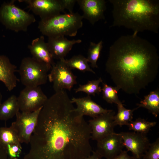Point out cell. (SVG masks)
<instances>
[{
  "instance_id": "27",
  "label": "cell",
  "mask_w": 159,
  "mask_h": 159,
  "mask_svg": "<svg viewBox=\"0 0 159 159\" xmlns=\"http://www.w3.org/2000/svg\"><path fill=\"white\" fill-rule=\"evenodd\" d=\"M102 83V92L103 99L110 104L115 103L117 105L122 103L117 95L119 89L116 86L113 87L106 83Z\"/></svg>"
},
{
  "instance_id": "20",
  "label": "cell",
  "mask_w": 159,
  "mask_h": 159,
  "mask_svg": "<svg viewBox=\"0 0 159 159\" xmlns=\"http://www.w3.org/2000/svg\"><path fill=\"white\" fill-rule=\"evenodd\" d=\"M138 107L148 109L155 117L159 113V91L158 89L144 96V99L137 104Z\"/></svg>"
},
{
  "instance_id": "4",
  "label": "cell",
  "mask_w": 159,
  "mask_h": 159,
  "mask_svg": "<svg viewBox=\"0 0 159 159\" xmlns=\"http://www.w3.org/2000/svg\"><path fill=\"white\" fill-rule=\"evenodd\" d=\"M83 19L82 16L77 12L61 14L47 19L40 20L38 27L42 35L48 37H73L82 27Z\"/></svg>"
},
{
  "instance_id": "29",
  "label": "cell",
  "mask_w": 159,
  "mask_h": 159,
  "mask_svg": "<svg viewBox=\"0 0 159 159\" xmlns=\"http://www.w3.org/2000/svg\"><path fill=\"white\" fill-rule=\"evenodd\" d=\"M9 158H18L21 152L22 147L16 144H8L5 148Z\"/></svg>"
},
{
  "instance_id": "21",
  "label": "cell",
  "mask_w": 159,
  "mask_h": 159,
  "mask_svg": "<svg viewBox=\"0 0 159 159\" xmlns=\"http://www.w3.org/2000/svg\"><path fill=\"white\" fill-rule=\"evenodd\" d=\"M65 61L71 70L77 69L82 72H89L95 73L90 67L87 58L82 55H74L69 59H65Z\"/></svg>"
},
{
  "instance_id": "12",
  "label": "cell",
  "mask_w": 159,
  "mask_h": 159,
  "mask_svg": "<svg viewBox=\"0 0 159 159\" xmlns=\"http://www.w3.org/2000/svg\"><path fill=\"white\" fill-rule=\"evenodd\" d=\"M119 134L127 151L131 152L135 159L142 158L150 144L146 134L135 132Z\"/></svg>"
},
{
  "instance_id": "9",
  "label": "cell",
  "mask_w": 159,
  "mask_h": 159,
  "mask_svg": "<svg viewBox=\"0 0 159 159\" xmlns=\"http://www.w3.org/2000/svg\"><path fill=\"white\" fill-rule=\"evenodd\" d=\"M17 97L19 110L26 112L42 107L48 98L40 86L25 87Z\"/></svg>"
},
{
  "instance_id": "26",
  "label": "cell",
  "mask_w": 159,
  "mask_h": 159,
  "mask_svg": "<svg viewBox=\"0 0 159 159\" xmlns=\"http://www.w3.org/2000/svg\"><path fill=\"white\" fill-rule=\"evenodd\" d=\"M156 123V122H149L144 119L138 118L134 121H131L127 126L130 130L146 134Z\"/></svg>"
},
{
  "instance_id": "7",
  "label": "cell",
  "mask_w": 159,
  "mask_h": 159,
  "mask_svg": "<svg viewBox=\"0 0 159 159\" xmlns=\"http://www.w3.org/2000/svg\"><path fill=\"white\" fill-rule=\"evenodd\" d=\"M65 60L61 59L55 63L48 74V79L52 83L55 92L65 90L70 91L77 83V77L67 65Z\"/></svg>"
},
{
  "instance_id": "14",
  "label": "cell",
  "mask_w": 159,
  "mask_h": 159,
  "mask_svg": "<svg viewBox=\"0 0 159 159\" xmlns=\"http://www.w3.org/2000/svg\"><path fill=\"white\" fill-rule=\"evenodd\" d=\"M77 2L83 12V19H87L92 25L100 20L105 19L106 9L105 0H77Z\"/></svg>"
},
{
  "instance_id": "18",
  "label": "cell",
  "mask_w": 159,
  "mask_h": 159,
  "mask_svg": "<svg viewBox=\"0 0 159 159\" xmlns=\"http://www.w3.org/2000/svg\"><path fill=\"white\" fill-rule=\"evenodd\" d=\"M16 67L12 63L8 57L0 55V81L2 82L9 91L16 86L18 79L15 74Z\"/></svg>"
},
{
  "instance_id": "8",
  "label": "cell",
  "mask_w": 159,
  "mask_h": 159,
  "mask_svg": "<svg viewBox=\"0 0 159 159\" xmlns=\"http://www.w3.org/2000/svg\"><path fill=\"white\" fill-rule=\"evenodd\" d=\"M42 107L32 112H21L19 111L16 114V120L11 126L16 132L21 143H29Z\"/></svg>"
},
{
  "instance_id": "10",
  "label": "cell",
  "mask_w": 159,
  "mask_h": 159,
  "mask_svg": "<svg viewBox=\"0 0 159 159\" xmlns=\"http://www.w3.org/2000/svg\"><path fill=\"white\" fill-rule=\"evenodd\" d=\"M27 5L28 8L40 20L47 19L61 14L64 9L61 0H19Z\"/></svg>"
},
{
  "instance_id": "22",
  "label": "cell",
  "mask_w": 159,
  "mask_h": 159,
  "mask_svg": "<svg viewBox=\"0 0 159 159\" xmlns=\"http://www.w3.org/2000/svg\"><path fill=\"white\" fill-rule=\"evenodd\" d=\"M118 112L114 117V123L115 126L119 125L121 126L123 125H128L132 121L133 118V112L139 107L132 110L126 109L122 103L117 105Z\"/></svg>"
},
{
  "instance_id": "24",
  "label": "cell",
  "mask_w": 159,
  "mask_h": 159,
  "mask_svg": "<svg viewBox=\"0 0 159 159\" xmlns=\"http://www.w3.org/2000/svg\"><path fill=\"white\" fill-rule=\"evenodd\" d=\"M102 82L101 77L97 80L89 81L84 85H80L78 87L74 90L75 93L82 92L86 93L87 95L99 94L102 92V88L99 85Z\"/></svg>"
},
{
  "instance_id": "11",
  "label": "cell",
  "mask_w": 159,
  "mask_h": 159,
  "mask_svg": "<svg viewBox=\"0 0 159 159\" xmlns=\"http://www.w3.org/2000/svg\"><path fill=\"white\" fill-rule=\"evenodd\" d=\"M115 112L112 110L102 114L89 121L91 139L97 141L113 133Z\"/></svg>"
},
{
  "instance_id": "35",
  "label": "cell",
  "mask_w": 159,
  "mask_h": 159,
  "mask_svg": "<svg viewBox=\"0 0 159 159\" xmlns=\"http://www.w3.org/2000/svg\"><path fill=\"white\" fill-rule=\"evenodd\" d=\"M8 159H18V158H8Z\"/></svg>"
},
{
  "instance_id": "2",
  "label": "cell",
  "mask_w": 159,
  "mask_h": 159,
  "mask_svg": "<svg viewBox=\"0 0 159 159\" xmlns=\"http://www.w3.org/2000/svg\"><path fill=\"white\" fill-rule=\"evenodd\" d=\"M159 65L155 47L134 34L122 36L113 43L105 64L116 86L135 95L155 80Z\"/></svg>"
},
{
  "instance_id": "30",
  "label": "cell",
  "mask_w": 159,
  "mask_h": 159,
  "mask_svg": "<svg viewBox=\"0 0 159 159\" xmlns=\"http://www.w3.org/2000/svg\"><path fill=\"white\" fill-rule=\"evenodd\" d=\"M62 6L65 9L68 10L69 13L73 12V9L77 0H61Z\"/></svg>"
},
{
  "instance_id": "33",
  "label": "cell",
  "mask_w": 159,
  "mask_h": 159,
  "mask_svg": "<svg viewBox=\"0 0 159 159\" xmlns=\"http://www.w3.org/2000/svg\"><path fill=\"white\" fill-rule=\"evenodd\" d=\"M92 153V154L83 159H102V157L96 151H93Z\"/></svg>"
},
{
  "instance_id": "23",
  "label": "cell",
  "mask_w": 159,
  "mask_h": 159,
  "mask_svg": "<svg viewBox=\"0 0 159 159\" xmlns=\"http://www.w3.org/2000/svg\"><path fill=\"white\" fill-rule=\"evenodd\" d=\"M0 143L4 148L8 144H16L22 147L16 132L11 126L0 127Z\"/></svg>"
},
{
  "instance_id": "5",
  "label": "cell",
  "mask_w": 159,
  "mask_h": 159,
  "mask_svg": "<svg viewBox=\"0 0 159 159\" xmlns=\"http://www.w3.org/2000/svg\"><path fill=\"white\" fill-rule=\"evenodd\" d=\"M50 69L45 63L32 57H26L21 60L18 71L23 85L25 87H35L46 83Z\"/></svg>"
},
{
  "instance_id": "32",
  "label": "cell",
  "mask_w": 159,
  "mask_h": 159,
  "mask_svg": "<svg viewBox=\"0 0 159 159\" xmlns=\"http://www.w3.org/2000/svg\"><path fill=\"white\" fill-rule=\"evenodd\" d=\"M8 155L6 150L0 143V159H8Z\"/></svg>"
},
{
  "instance_id": "1",
  "label": "cell",
  "mask_w": 159,
  "mask_h": 159,
  "mask_svg": "<svg viewBox=\"0 0 159 159\" xmlns=\"http://www.w3.org/2000/svg\"><path fill=\"white\" fill-rule=\"evenodd\" d=\"M91 130L75 110L65 90L55 92L43 105L24 159H83L93 151Z\"/></svg>"
},
{
  "instance_id": "28",
  "label": "cell",
  "mask_w": 159,
  "mask_h": 159,
  "mask_svg": "<svg viewBox=\"0 0 159 159\" xmlns=\"http://www.w3.org/2000/svg\"><path fill=\"white\" fill-rule=\"evenodd\" d=\"M143 159H159V138L150 143L142 158Z\"/></svg>"
},
{
  "instance_id": "34",
  "label": "cell",
  "mask_w": 159,
  "mask_h": 159,
  "mask_svg": "<svg viewBox=\"0 0 159 159\" xmlns=\"http://www.w3.org/2000/svg\"><path fill=\"white\" fill-rule=\"evenodd\" d=\"M2 98V95L0 91V104L1 103Z\"/></svg>"
},
{
  "instance_id": "31",
  "label": "cell",
  "mask_w": 159,
  "mask_h": 159,
  "mask_svg": "<svg viewBox=\"0 0 159 159\" xmlns=\"http://www.w3.org/2000/svg\"><path fill=\"white\" fill-rule=\"evenodd\" d=\"M127 152V151L122 150L120 154L112 159H135L132 156L129 155Z\"/></svg>"
},
{
  "instance_id": "15",
  "label": "cell",
  "mask_w": 159,
  "mask_h": 159,
  "mask_svg": "<svg viewBox=\"0 0 159 159\" xmlns=\"http://www.w3.org/2000/svg\"><path fill=\"white\" fill-rule=\"evenodd\" d=\"M82 42L80 39L69 40L64 36H57L48 37L47 42L53 59L59 60L64 59L74 44Z\"/></svg>"
},
{
  "instance_id": "6",
  "label": "cell",
  "mask_w": 159,
  "mask_h": 159,
  "mask_svg": "<svg viewBox=\"0 0 159 159\" xmlns=\"http://www.w3.org/2000/svg\"><path fill=\"white\" fill-rule=\"evenodd\" d=\"M0 19L7 28L17 32L26 31L28 27L36 21L33 14L16 6L14 1L1 7Z\"/></svg>"
},
{
  "instance_id": "19",
  "label": "cell",
  "mask_w": 159,
  "mask_h": 159,
  "mask_svg": "<svg viewBox=\"0 0 159 159\" xmlns=\"http://www.w3.org/2000/svg\"><path fill=\"white\" fill-rule=\"evenodd\" d=\"M19 111L17 97L12 95L0 104V120H7L13 118Z\"/></svg>"
},
{
  "instance_id": "17",
  "label": "cell",
  "mask_w": 159,
  "mask_h": 159,
  "mask_svg": "<svg viewBox=\"0 0 159 159\" xmlns=\"http://www.w3.org/2000/svg\"><path fill=\"white\" fill-rule=\"evenodd\" d=\"M28 48L32 57L37 60L45 63L51 69L55 63L43 36L33 39Z\"/></svg>"
},
{
  "instance_id": "3",
  "label": "cell",
  "mask_w": 159,
  "mask_h": 159,
  "mask_svg": "<svg viewBox=\"0 0 159 159\" xmlns=\"http://www.w3.org/2000/svg\"><path fill=\"white\" fill-rule=\"evenodd\" d=\"M112 5L113 21L110 27L123 26L133 34L149 31L157 34L159 28V1L109 0Z\"/></svg>"
},
{
  "instance_id": "25",
  "label": "cell",
  "mask_w": 159,
  "mask_h": 159,
  "mask_svg": "<svg viewBox=\"0 0 159 159\" xmlns=\"http://www.w3.org/2000/svg\"><path fill=\"white\" fill-rule=\"evenodd\" d=\"M103 47V42L100 41L97 43L90 42L88 49L87 57L88 63L93 68L98 67L97 62Z\"/></svg>"
},
{
  "instance_id": "16",
  "label": "cell",
  "mask_w": 159,
  "mask_h": 159,
  "mask_svg": "<svg viewBox=\"0 0 159 159\" xmlns=\"http://www.w3.org/2000/svg\"><path fill=\"white\" fill-rule=\"evenodd\" d=\"M71 100L72 103L76 105V111L83 117L86 115L94 118L110 110L104 109L94 102L90 96L81 98L73 97Z\"/></svg>"
},
{
  "instance_id": "13",
  "label": "cell",
  "mask_w": 159,
  "mask_h": 159,
  "mask_svg": "<svg viewBox=\"0 0 159 159\" xmlns=\"http://www.w3.org/2000/svg\"><path fill=\"white\" fill-rule=\"evenodd\" d=\"M97 142L96 151L106 159H112L118 155L124 147L120 134L114 132Z\"/></svg>"
}]
</instances>
